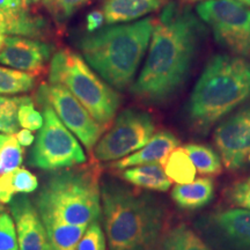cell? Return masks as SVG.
<instances>
[{
	"mask_svg": "<svg viewBox=\"0 0 250 250\" xmlns=\"http://www.w3.org/2000/svg\"><path fill=\"white\" fill-rule=\"evenodd\" d=\"M160 250H212L198 234L187 225H177L161 237Z\"/></svg>",
	"mask_w": 250,
	"mask_h": 250,
	"instance_id": "21",
	"label": "cell"
},
{
	"mask_svg": "<svg viewBox=\"0 0 250 250\" xmlns=\"http://www.w3.org/2000/svg\"><path fill=\"white\" fill-rule=\"evenodd\" d=\"M239 1H241L242 4H245L246 6H250V0H239Z\"/></svg>",
	"mask_w": 250,
	"mask_h": 250,
	"instance_id": "40",
	"label": "cell"
},
{
	"mask_svg": "<svg viewBox=\"0 0 250 250\" xmlns=\"http://www.w3.org/2000/svg\"><path fill=\"white\" fill-rule=\"evenodd\" d=\"M23 161V149L15 134H0V175L17 169Z\"/></svg>",
	"mask_w": 250,
	"mask_h": 250,
	"instance_id": "25",
	"label": "cell"
},
{
	"mask_svg": "<svg viewBox=\"0 0 250 250\" xmlns=\"http://www.w3.org/2000/svg\"><path fill=\"white\" fill-rule=\"evenodd\" d=\"M214 144L228 170L241 169L250 154V104L218 125Z\"/></svg>",
	"mask_w": 250,
	"mask_h": 250,
	"instance_id": "12",
	"label": "cell"
},
{
	"mask_svg": "<svg viewBox=\"0 0 250 250\" xmlns=\"http://www.w3.org/2000/svg\"><path fill=\"white\" fill-rule=\"evenodd\" d=\"M165 174L171 182L187 184L195 181L197 170L195 165L184 148L177 147L168 155L167 160L162 165Z\"/></svg>",
	"mask_w": 250,
	"mask_h": 250,
	"instance_id": "22",
	"label": "cell"
},
{
	"mask_svg": "<svg viewBox=\"0 0 250 250\" xmlns=\"http://www.w3.org/2000/svg\"><path fill=\"white\" fill-rule=\"evenodd\" d=\"M122 179L137 188L153 191H167L170 189L171 181L165 174L160 164H148L126 168Z\"/></svg>",
	"mask_w": 250,
	"mask_h": 250,
	"instance_id": "19",
	"label": "cell"
},
{
	"mask_svg": "<svg viewBox=\"0 0 250 250\" xmlns=\"http://www.w3.org/2000/svg\"><path fill=\"white\" fill-rule=\"evenodd\" d=\"M39 1H41V0H21V2H22V7H30V6H35Z\"/></svg>",
	"mask_w": 250,
	"mask_h": 250,
	"instance_id": "38",
	"label": "cell"
},
{
	"mask_svg": "<svg viewBox=\"0 0 250 250\" xmlns=\"http://www.w3.org/2000/svg\"><path fill=\"white\" fill-rule=\"evenodd\" d=\"M183 1H186V2H198V1H208V0H183Z\"/></svg>",
	"mask_w": 250,
	"mask_h": 250,
	"instance_id": "39",
	"label": "cell"
},
{
	"mask_svg": "<svg viewBox=\"0 0 250 250\" xmlns=\"http://www.w3.org/2000/svg\"><path fill=\"white\" fill-rule=\"evenodd\" d=\"M37 101L48 103L62 123L74 133L83 145L92 151L101 138L104 127L86 110L76 96L61 83H43L37 90Z\"/></svg>",
	"mask_w": 250,
	"mask_h": 250,
	"instance_id": "10",
	"label": "cell"
},
{
	"mask_svg": "<svg viewBox=\"0 0 250 250\" xmlns=\"http://www.w3.org/2000/svg\"><path fill=\"white\" fill-rule=\"evenodd\" d=\"M214 197L213 181L208 177H201L191 183L174 187L171 198L183 210H198L204 208Z\"/></svg>",
	"mask_w": 250,
	"mask_h": 250,
	"instance_id": "18",
	"label": "cell"
},
{
	"mask_svg": "<svg viewBox=\"0 0 250 250\" xmlns=\"http://www.w3.org/2000/svg\"><path fill=\"white\" fill-rule=\"evenodd\" d=\"M101 206L108 250H155L165 224L164 206L114 180H104Z\"/></svg>",
	"mask_w": 250,
	"mask_h": 250,
	"instance_id": "2",
	"label": "cell"
},
{
	"mask_svg": "<svg viewBox=\"0 0 250 250\" xmlns=\"http://www.w3.org/2000/svg\"><path fill=\"white\" fill-rule=\"evenodd\" d=\"M35 87L33 74L0 66V94L13 95L29 92Z\"/></svg>",
	"mask_w": 250,
	"mask_h": 250,
	"instance_id": "24",
	"label": "cell"
},
{
	"mask_svg": "<svg viewBox=\"0 0 250 250\" xmlns=\"http://www.w3.org/2000/svg\"><path fill=\"white\" fill-rule=\"evenodd\" d=\"M104 22H105V18H104V13H103V11L94 9V11L89 12L86 18V29L89 34L95 33L96 30H99L100 28L103 26V23Z\"/></svg>",
	"mask_w": 250,
	"mask_h": 250,
	"instance_id": "34",
	"label": "cell"
},
{
	"mask_svg": "<svg viewBox=\"0 0 250 250\" xmlns=\"http://www.w3.org/2000/svg\"><path fill=\"white\" fill-rule=\"evenodd\" d=\"M0 250H20L17 228L9 213H0Z\"/></svg>",
	"mask_w": 250,
	"mask_h": 250,
	"instance_id": "30",
	"label": "cell"
},
{
	"mask_svg": "<svg viewBox=\"0 0 250 250\" xmlns=\"http://www.w3.org/2000/svg\"><path fill=\"white\" fill-rule=\"evenodd\" d=\"M49 81L66 87L104 129L120 108V94L100 79L88 64L70 49H61L52 56Z\"/></svg>",
	"mask_w": 250,
	"mask_h": 250,
	"instance_id": "6",
	"label": "cell"
},
{
	"mask_svg": "<svg viewBox=\"0 0 250 250\" xmlns=\"http://www.w3.org/2000/svg\"><path fill=\"white\" fill-rule=\"evenodd\" d=\"M15 195L12 186V171L0 175V204H9Z\"/></svg>",
	"mask_w": 250,
	"mask_h": 250,
	"instance_id": "33",
	"label": "cell"
},
{
	"mask_svg": "<svg viewBox=\"0 0 250 250\" xmlns=\"http://www.w3.org/2000/svg\"><path fill=\"white\" fill-rule=\"evenodd\" d=\"M217 42L233 54L250 58V9L239 0H208L196 8Z\"/></svg>",
	"mask_w": 250,
	"mask_h": 250,
	"instance_id": "8",
	"label": "cell"
},
{
	"mask_svg": "<svg viewBox=\"0 0 250 250\" xmlns=\"http://www.w3.org/2000/svg\"><path fill=\"white\" fill-rule=\"evenodd\" d=\"M183 148L189 154L196 170L203 176H215L223 171L220 156L208 146L201 144H188Z\"/></svg>",
	"mask_w": 250,
	"mask_h": 250,
	"instance_id": "23",
	"label": "cell"
},
{
	"mask_svg": "<svg viewBox=\"0 0 250 250\" xmlns=\"http://www.w3.org/2000/svg\"><path fill=\"white\" fill-rule=\"evenodd\" d=\"M54 48L44 41L6 36L0 46V64L36 76L44 72Z\"/></svg>",
	"mask_w": 250,
	"mask_h": 250,
	"instance_id": "13",
	"label": "cell"
},
{
	"mask_svg": "<svg viewBox=\"0 0 250 250\" xmlns=\"http://www.w3.org/2000/svg\"><path fill=\"white\" fill-rule=\"evenodd\" d=\"M21 7L8 14L9 35L28 37V39L43 41L51 34V27L45 18L37 14L34 8Z\"/></svg>",
	"mask_w": 250,
	"mask_h": 250,
	"instance_id": "17",
	"label": "cell"
},
{
	"mask_svg": "<svg viewBox=\"0 0 250 250\" xmlns=\"http://www.w3.org/2000/svg\"><path fill=\"white\" fill-rule=\"evenodd\" d=\"M196 226L215 250H250V210L213 212L198 219Z\"/></svg>",
	"mask_w": 250,
	"mask_h": 250,
	"instance_id": "11",
	"label": "cell"
},
{
	"mask_svg": "<svg viewBox=\"0 0 250 250\" xmlns=\"http://www.w3.org/2000/svg\"><path fill=\"white\" fill-rule=\"evenodd\" d=\"M203 36L192 11L171 1L155 21L145 65L131 87L147 103L166 102L182 88L191 71Z\"/></svg>",
	"mask_w": 250,
	"mask_h": 250,
	"instance_id": "1",
	"label": "cell"
},
{
	"mask_svg": "<svg viewBox=\"0 0 250 250\" xmlns=\"http://www.w3.org/2000/svg\"><path fill=\"white\" fill-rule=\"evenodd\" d=\"M227 198L233 205L250 210V176L234 183L228 189Z\"/></svg>",
	"mask_w": 250,
	"mask_h": 250,
	"instance_id": "32",
	"label": "cell"
},
{
	"mask_svg": "<svg viewBox=\"0 0 250 250\" xmlns=\"http://www.w3.org/2000/svg\"><path fill=\"white\" fill-rule=\"evenodd\" d=\"M44 123L29 154V165L42 170L57 171L86 162L83 146L62 123L48 103H41Z\"/></svg>",
	"mask_w": 250,
	"mask_h": 250,
	"instance_id": "7",
	"label": "cell"
},
{
	"mask_svg": "<svg viewBox=\"0 0 250 250\" xmlns=\"http://www.w3.org/2000/svg\"><path fill=\"white\" fill-rule=\"evenodd\" d=\"M167 0H104L103 13L108 26L130 22L158 11Z\"/></svg>",
	"mask_w": 250,
	"mask_h": 250,
	"instance_id": "16",
	"label": "cell"
},
{
	"mask_svg": "<svg viewBox=\"0 0 250 250\" xmlns=\"http://www.w3.org/2000/svg\"><path fill=\"white\" fill-rule=\"evenodd\" d=\"M248 159H249V161H250V154L248 155Z\"/></svg>",
	"mask_w": 250,
	"mask_h": 250,
	"instance_id": "42",
	"label": "cell"
},
{
	"mask_svg": "<svg viewBox=\"0 0 250 250\" xmlns=\"http://www.w3.org/2000/svg\"><path fill=\"white\" fill-rule=\"evenodd\" d=\"M9 211L17 228L20 250H54L35 204L27 193L15 196Z\"/></svg>",
	"mask_w": 250,
	"mask_h": 250,
	"instance_id": "14",
	"label": "cell"
},
{
	"mask_svg": "<svg viewBox=\"0 0 250 250\" xmlns=\"http://www.w3.org/2000/svg\"><path fill=\"white\" fill-rule=\"evenodd\" d=\"M22 7L21 0H0V9L6 12V13H13Z\"/></svg>",
	"mask_w": 250,
	"mask_h": 250,
	"instance_id": "36",
	"label": "cell"
},
{
	"mask_svg": "<svg viewBox=\"0 0 250 250\" xmlns=\"http://www.w3.org/2000/svg\"><path fill=\"white\" fill-rule=\"evenodd\" d=\"M26 100L21 98H8L0 95V132L5 134H15L19 131V108Z\"/></svg>",
	"mask_w": 250,
	"mask_h": 250,
	"instance_id": "26",
	"label": "cell"
},
{
	"mask_svg": "<svg viewBox=\"0 0 250 250\" xmlns=\"http://www.w3.org/2000/svg\"><path fill=\"white\" fill-rule=\"evenodd\" d=\"M77 250H107L105 234L99 221H94L88 225Z\"/></svg>",
	"mask_w": 250,
	"mask_h": 250,
	"instance_id": "29",
	"label": "cell"
},
{
	"mask_svg": "<svg viewBox=\"0 0 250 250\" xmlns=\"http://www.w3.org/2000/svg\"><path fill=\"white\" fill-rule=\"evenodd\" d=\"M44 224L50 245L54 250H77L88 226L61 223L51 218H41Z\"/></svg>",
	"mask_w": 250,
	"mask_h": 250,
	"instance_id": "20",
	"label": "cell"
},
{
	"mask_svg": "<svg viewBox=\"0 0 250 250\" xmlns=\"http://www.w3.org/2000/svg\"><path fill=\"white\" fill-rule=\"evenodd\" d=\"M180 140L176 136L169 131H160L154 133L149 142L142 148L132 154L117 160L111 165L115 169H126L136 166H143L148 164H160L161 166L167 160L168 155L177 148Z\"/></svg>",
	"mask_w": 250,
	"mask_h": 250,
	"instance_id": "15",
	"label": "cell"
},
{
	"mask_svg": "<svg viewBox=\"0 0 250 250\" xmlns=\"http://www.w3.org/2000/svg\"><path fill=\"white\" fill-rule=\"evenodd\" d=\"M2 212H4V211H2V208H1V206H0V213H2Z\"/></svg>",
	"mask_w": 250,
	"mask_h": 250,
	"instance_id": "41",
	"label": "cell"
},
{
	"mask_svg": "<svg viewBox=\"0 0 250 250\" xmlns=\"http://www.w3.org/2000/svg\"><path fill=\"white\" fill-rule=\"evenodd\" d=\"M12 186L15 193H31L39 188V180L31 171L24 168L12 170Z\"/></svg>",
	"mask_w": 250,
	"mask_h": 250,
	"instance_id": "31",
	"label": "cell"
},
{
	"mask_svg": "<svg viewBox=\"0 0 250 250\" xmlns=\"http://www.w3.org/2000/svg\"><path fill=\"white\" fill-rule=\"evenodd\" d=\"M15 137H17L19 144H20L21 146H24V147L30 146L31 144L34 143V140H35V137H34V134L31 133V131L27 129L18 131V132L15 133Z\"/></svg>",
	"mask_w": 250,
	"mask_h": 250,
	"instance_id": "35",
	"label": "cell"
},
{
	"mask_svg": "<svg viewBox=\"0 0 250 250\" xmlns=\"http://www.w3.org/2000/svg\"><path fill=\"white\" fill-rule=\"evenodd\" d=\"M154 132V120L148 112L125 109L95 145L94 158L105 162L121 160L145 146Z\"/></svg>",
	"mask_w": 250,
	"mask_h": 250,
	"instance_id": "9",
	"label": "cell"
},
{
	"mask_svg": "<svg viewBox=\"0 0 250 250\" xmlns=\"http://www.w3.org/2000/svg\"><path fill=\"white\" fill-rule=\"evenodd\" d=\"M0 46H1V44H0Z\"/></svg>",
	"mask_w": 250,
	"mask_h": 250,
	"instance_id": "43",
	"label": "cell"
},
{
	"mask_svg": "<svg viewBox=\"0 0 250 250\" xmlns=\"http://www.w3.org/2000/svg\"><path fill=\"white\" fill-rule=\"evenodd\" d=\"M18 118L20 126L30 131L40 130L44 123L43 115L39 110H36L34 107V101L28 96H26V100L21 103L20 108H19Z\"/></svg>",
	"mask_w": 250,
	"mask_h": 250,
	"instance_id": "28",
	"label": "cell"
},
{
	"mask_svg": "<svg viewBox=\"0 0 250 250\" xmlns=\"http://www.w3.org/2000/svg\"><path fill=\"white\" fill-rule=\"evenodd\" d=\"M155 20L146 18L133 23L102 28L83 36L78 43L85 61L117 89L132 83L147 50Z\"/></svg>",
	"mask_w": 250,
	"mask_h": 250,
	"instance_id": "4",
	"label": "cell"
},
{
	"mask_svg": "<svg viewBox=\"0 0 250 250\" xmlns=\"http://www.w3.org/2000/svg\"><path fill=\"white\" fill-rule=\"evenodd\" d=\"M50 14L59 23H64L89 0H41Z\"/></svg>",
	"mask_w": 250,
	"mask_h": 250,
	"instance_id": "27",
	"label": "cell"
},
{
	"mask_svg": "<svg viewBox=\"0 0 250 250\" xmlns=\"http://www.w3.org/2000/svg\"><path fill=\"white\" fill-rule=\"evenodd\" d=\"M250 100V61L219 55L206 64L190 95L187 116L197 132L213 125Z\"/></svg>",
	"mask_w": 250,
	"mask_h": 250,
	"instance_id": "3",
	"label": "cell"
},
{
	"mask_svg": "<svg viewBox=\"0 0 250 250\" xmlns=\"http://www.w3.org/2000/svg\"><path fill=\"white\" fill-rule=\"evenodd\" d=\"M8 31V14L0 9V44L5 39Z\"/></svg>",
	"mask_w": 250,
	"mask_h": 250,
	"instance_id": "37",
	"label": "cell"
},
{
	"mask_svg": "<svg viewBox=\"0 0 250 250\" xmlns=\"http://www.w3.org/2000/svg\"><path fill=\"white\" fill-rule=\"evenodd\" d=\"M41 218L88 226L102 215L98 179L87 170H57L44 181L35 203Z\"/></svg>",
	"mask_w": 250,
	"mask_h": 250,
	"instance_id": "5",
	"label": "cell"
}]
</instances>
